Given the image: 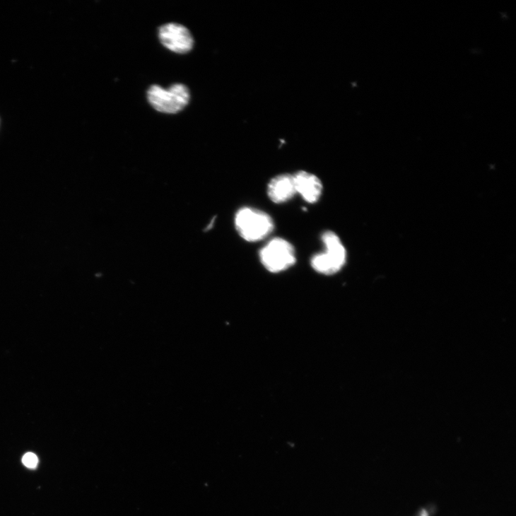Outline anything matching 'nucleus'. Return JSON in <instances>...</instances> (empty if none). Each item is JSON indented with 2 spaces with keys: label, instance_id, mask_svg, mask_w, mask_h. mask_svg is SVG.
Masks as SVG:
<instances>
[{
  "label": "nucleus",
  "instance_id": "7ed1b4c3",
  "mask_svg": "<svg viewBox=\"0 0 516 516\" xmlns=\"http://www.w3.org/2000/svg\"><path fill=\"white\" fill-rule=\"evenodd\" d=\"M151 107L159 112L175 115L182 111L190 100L188 88L183 84H175L168 89L153 85L147 92Z\"/></svg>",
  "mask_w": 516,
  "mask_h": 516
},
{
  "label": "nucleus",
  "instance_id": "20e7f679",
  "mask_svg": "<svg viewBox=\"0 0 516 516\" xmlns=\"http://www.w3.org/2000/svg\"><path fill=\"white\" fill-rule=\"evenodd\" d=\"M260 262L271 274H279L292 268L297 262L294 246L287 240L275 238L259 251Z\"/></svg>",
  "mask_w": 516,
  "mask_h": 516
},
{
  "label": "nucleus",
  "instance_id": "f257e3e1",
  "mask_svg": "<svg viewBox=\"0 0 516 516\" xmlns=\"http://www.w3.org/2000/svg\"><path fill=\"white\" fill-rule=\"evenodd\" d=\"M235 225L239 235L249 242L262 241L275 230V223L269 214L250 206H244L236 213Z\"/></svg>",
  "mask_w": 516,
  "mask_h": 516
},
{
  "label": "nucleus",
  "instance_id": "0eeeda50",
  "mask_svg": "<svg viewBox=\"0 0 516 516\" xmlns=\"http://www.w3.org/2000/svg\"><path fill=\"white\" fill-rule=\"evenodd\" d=\"M296 194L293 175H277L268 184L267 194L275 204L286 203L291 200Z\"/></svg>",
  "mask_w": 516,
  "mask_h": 516
},
{
  "label": "nucleus",
  "instance_id": "423d86ee",
  "mask_svg": "<svg viewBox=\"0 0 516 516\" xmlns=\"http://www.w3.org/2000/svg\"><path fill=\"white\" fill-rule=\"evenodd\" d=\"M297 194L308 204L317 203L323 194L322 180L315 175L298 171L293 175Z\"/></svg>",
  "mask_w": 516,
  "mask_h": 516
},
{
  "label": "nucleus",
  "instance_id": "39448f33",
  "mask_svg": "<svg viewBox=\"0 0 516 516\" xmlns=\"http://www.w3.org/2000/svg\"><path fill=\"white\" fill-rule=\"evenodd\" d=\"M159 37L162 44L174 53H189L194 46V39L189 30L177 23H169L159 29Z\"/></svg>",
  "mask_w": 516,
  "mask_h": 516
},
{
  "label": "nucleus",
  "instance_id": "1a4fd4ad",
  "mask_svg": "<svg viewBox=\"0 0 516 516\" xmlns=\"http://www.w3.org/2000/svg\"><path fill=\"white\" fill-rule=\"evenodd\" d=\"M421 516H428V513L426 512V511H423V512H422V514H421Z\"/></svg>",
  "mask_w": 516,
  "mask_h": 516
},
{
  "label": "nucleus",
  "instance_id": "f03ea898",
  "mask_svg": "<svg viewBox=\"0 0 516 516\" xmlns=\"http://www.w3.org/2000/svg\"><path fill=\"white\" fill-rule=\"evenodd\" d=\"M324 251L315 254L311 259V266L317 273L324 276L338 274L346 263L347 252L340 238L331 230L322 235Z\"/></svg>",
  "mask_w": 516,
  "mask_h": 516
},
{
  "label": "nucleus",
  "instance_id": "6e6552de",
  "mask_svg": "<svg viewBox=\"0 0 516 516\" xmlns=\"http://www.w3.org/2000/svg\"><path fill=\"white\" fill-rule=\"evenodd\" d=\"M23 462L26 467L35 469L37 466L38 459L35 454L29 452L24 455Z\"/></svg>",
  "mask_w": 516,
  "mask_h": 516
}]
</instances>
